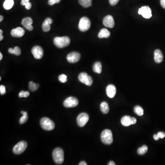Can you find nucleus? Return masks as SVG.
I'll use <instances>...</instances> for the list:
<instances>
[{
  "instance_id": "f257e3e1",
  "label": "nucleus",
  "mask_w": 165,
  "mask_h": 165,
  "mask_svg": "<svg viewBox=\"0 0 165 165\" xmlns=\"http://www.w3.org/2000/svg\"><path fill=\"white\" fill-rule=\"evenodd\" d=\"M54 43L57 47L59 48H63L67 46L70 43V39L69 37H55L54 39Z\"/></svg>"
},
{
  "instance_id": "f03ea898",
  "label": "nucleus",
  "mask_w": 165,
  "mask_h": 165,
  "mask_svg": "<svg viewBox=\"0 0 165 165\" xmlns=\"http://www.w3.org/2000/svg\"><path fill=\"white\" fill-rule=\"evenodd\" d=\"M52 157L56 164H62L64 159V152L62 149L60 148H55L52 153Z\"/></svg>"
},
{
  "instance_id": "7ed1b4c3",
  "label": "nucleus",
  "mask_w": 165,
  "mask_h": 165,
  "mask_svg": "<svg viewBox=\"0 0 165 165\" xmlns=\"http://www.w3.org/2000/svg\"><path fill=\"white\" fill-rule=\"evenodd\" d=\"M101 138L102 143L104 144L110 145L113 142L112 133L109 129L103 130L101 133Z\"/></svg>"
},
{
  "instance_id": "20e7f679",
  "label": "nucleus",
  "mask_w": 165,
  "mask_h": 165,
  "mask_svg": "<svg viewBox=\"0 0 165 165\" xmlns=\"http://www.w3.org/2000/svg\"><path fill=\"white\" fill-rule=\"evenodd\" d=\"M40 124L41 128L45 130L51 131L55 128L54 123L47 117H43L41 119Z\"/></svg>"
},
{
  "instance_id": "39448f33",
  "label": "nucleus",
  "mask_w": 165,
  "mask_h": 165,
  "mask_svg": "<svg viewBox=\"0 0 165 165\" xmlns=\"http://www.w3.org/2000/svg\"><path fill=\"white\" fill-rule=\"evenodd\" d=\"M91 25L90 20L88 17H84L79 21L78 28L82 32H85L89 29Z\"/></svg>"
},
{
  "instance_id": "423d86ee",
  "label": "nucleus",
  "mask_w": 165,
  "mask_h": 165,
  "mask_svg": "<svg viewBox=\"0 0 165 165\" xmlns=\"http://www.w3.org/2000/svg\"><path fill=\"white\" fill-rule=\"evenodd\" d=\"M27 143L25 141H20L14 146L12 151L15 154H21L25 151V150L27 147Z\"/></svg>"
},
{
  "instance_id": "0eeeda50",
  "label": "nucleus",
  "mask_w": 165,
  "mask_h": 165,
  "mask_svg": "<svg viewBox=\"0 0 165 165\" xmlns=\"http://www.w3.org/2000/svg\"><path fill=\"white\" fill-rule=\"evenodd\" d=\"M79 81L85 84L87 86H90L93 84V79L91 76H89L86 73H81L78 76Z\"/></svg>"
},
{
  "instance_id": "6e6552de",
  "label": "nucleus",
  "mask_w": 165,
  "mask_h": 165,
  "mask_svg": "<svg viewBox=\"0 0 165 165\" xmlns=\"http://www.w3.org/2000/svg\"><path fill=\"white\" fill-rule=\"evenodd\" d=\"M78 104V100L77 98L71 96L67 98L64 101L63 105L66 108H73L77 106Z\"/></svg>"
},
{
  "instance_id": "1a4fd4ad",
  "label": "nucleus",
  "mask_w": 165,
  "mask_h": 165,
  "mask_svg": "<svg viewBox=\"0 0 165 165\" xmlns=\"http://www.w3.org/2000/svg\"><path fill=\"white\" fill-rule=\"evenodd\" d=\"M89 119V116L87 113L85 112L81 113L78 116L77 119L78 125L80 127H83L86 125Z\"/></svg>"
},
{
  "instance_id": "9d476101",
  "label": "nucleus",
  "mask_w": 165,
  "mask_h": 165,
  "mask_svg": "<svg viewBox=\"0 0 165 165\" xmlns=\"http://www.w3.org/2000/svg\"><path fill=\"white\" fill-rule=\"evenodd\" d=\"M138 13L146 19H149L152 17L151 9L148 6L141 7L139 9Z\"/></svg>"
},
{
  "instance_id": "9b49d317",
  "label": "nucleus",
  "mask_w": 165,
  "mask_h": 165,
  "mask_svg": "<svg viewBox=\"0 0 165 165\" xmlns=\"http://www.w3.org/2000/svg\"><path fill=\"white\" fill-rule=\"evenodd\" d=\"M80 58V54L78 52H72L67 55V59L70 63H74L78 62Z\"/></svg>"
},
{
  "instance_id": "f8f14e48",
  "label": "nucleus",
  "mask_w": 165,
  "mask_h": 165,
  "mask_svg": "<svg viewBox=\"0 0 165 165\" xmlns=\"http://www.w3.org/2000/svg\"><path fill=\"white\" fill-rule=\"evenodd\" d=\"M32 53L36 59H40L43 55V50L40 46H36L32 49Z\"/></svg>"
},
{
  "instance_id": "ddd939ff",
  "label": "nucleus",
  "mask_w": 165,
  "mask_h": 165,
  "mask_svg": "<svg viewBox=\"0 0 165 165\" xmlns=\"http://www.w3.org/2000/svg\"><path fill=\"white\" fill-rule=\"evenodd\" d=\"M33 20L31 17H27L22 20L21 24L28 31H32L33 29V27L32 26Z\"/></svg>"
},
{
  "instance_id": "4468645a",
  "label": "nucleus",
  "mask_w": 165,
  "mask_h": 165,
  "mask_svg": "<svg viewBox=\"0 0 165 165\" xmlns=\"http://www.w3.org/2000/svg\"><path fill=\"white\" fill-rule=\"evenodd\" d=\"M103 24L105 27L109 28H112L115 25L114 19L111 15H107L104 18L103 20Z\"/></svg>"
},
{
  "instance_id": "2eb2a0df",
  "label": "nucleus",
  "mask_w": 165,
  "mask_h": 165,
  "mask_svg": "<svg viewBox=\"0 0 165 165\" xmlns=\"http://www.w3.org/2000/svg\"><path fill=\"white\" fill-rule=\"evenodd\" d=\"M25 34V31L24 28L21 27H17V28L12 29L11 31V35L15 38H20L22 37Z\"/></svg>"
},
{
  "instance_id": "dca6fc26",
  "label": "nucleus",
  "mask_w": 165,
  "mask_h": 165,
  "mask_svg": "<svg viewBox=\"0 0 165 165\" xmlns=\"http://www.w3.org/2000/svg\"><path fill=\"white\" fill-rule=\"evenodd\" d=\"M116 88L114 85H109L107 86L106 89V93L108 96L110 98L114 97L116 94Z\"/></svg>"
},
{
  "instance_id": "f3484780",
  "label": "nucleus",
  "mask_w": 165,
  "mask_h": 165,
  "mask_svg": "<svg viewBox=\"0 0 165 165\" xmlns=\"http://www.w3.org/2000/svg\"><path fill=\"white\" fill-rule=\"evenodd\" d=\"M52 22L53 21L52 19L50 17L46 19L44 21L42 26L43 31L45 32L49 31L51 29V24H52Z\"/></svg>"
},
{
  "instance_id": "a211bd4d",
  "label": "nucleus",
  "mask_w": 165,
  "mask_h": 165,
  "mask_svg": "<svg viewBox=\"0 0 165 165\" xmlns=\"http://www.w3.org/2000/svg\"><path fill=\"white\" fill-rule=\"evenodd\" d=\"M163 55L161 50L157 49L154 51L155 62L157 63H160L162 62Z\"/></svg>"
},
{
  "instance_id": "6ab92c4d",
  "label": "nucleus",
  "mask_w": 165,
  "mask_h": 165,
  "mask_svg": "<svg viewBox=\"0 0 165 165\" xmlns=\"http://www.w3.org/2000/svg\"><path fill=\"white\" fill-rule=\"evenodd\" d=\"M121 122L123 126L128 127L132 125V117L129 116H125L122 117Z\"/></svg>"
},
{
  "instance_id": "aec40b11",
  "label": "nucleus",
  "mask_w": 165,
  "mask_h": 165,
  "mask_svg": "<svg viewBox=\"0 0 165 165\" xmlns=\"http://www.w3.org/2000/svg\"><path fill=\"white\" fill-rule=\"evenodd\" d=\"M111 33L110 32L108 31L106 28H102L98 34V36L99 38L102 39V38H108L110 36Z\"/></svg>"
},
{
  "instance_id": "412c9836",
  "label": "nucleus",
  "mask_w": 165,
  "mask_h": 165,
  "mask_svg": "<svg viewBox=\"0 0 165 165\" xmlns=\"http://www.w3.org/2000/svg\"><path fill=\"white\" fill-rule=\"evenodd\" d=\"M93 70L95 73H101L102 72V65L100 62H95L93 66Z\"/></svg>"
},
{
  "instance_id": "4be33fe9",
  "label": "nucleus",
  "mask_w": 165,
  "mask_h": 165,
  "mask_svg": "<svg viewBox=\"0 0 165 165\" xmlns=\"http://www.w3.org/2000/svg\"><path fill=\"white\" fill-rule=\"evenodd\" d=\"M100 108H101V112L104 114H107L109 111L108 104L105 101H103L101 104Z\"/></svg>"
},
{
  "instance_id": "5701e85b",
  "label": "nucleus",
  "mask_w": 165,
  "mask_h": 165,
  "mask_svg": "<svg viewBox=\"0 0 165 165\" xmlns=\"http://www.w3.org/2000/svg\"><path fill=\"white\" fill-rule=\"evenodd\" d=\"M13 0H5L3 3V8L6 10H9L13 7L14 5Z\"/></svg>"
},
{
  "instance_id": "b1692460",
  "label": "nucleus",
  "mask_w": 165,
  "mask_h": 165,
  "mask_svg": "<svg viewBox=\"0 0 165 165\" xmlns=\"http://www.w3.org/2000/svg\"><path fill=\"white\" fill-rule=\"evenodd\" d=\"M92 0H78V3L85 8H89L92 6Z\"/></svg>"
},
{
  "instance_id": "393cba45",
  "label": "nucleus",
  "mask_w": 165,
  "mask_h": 165,
  "mask_svg": "<svg viewBox=\"0 0 165 165\" xmlns=\"http://www.w3.org/2000/svg\"><path fill=\"white\" fill-rule=\"evenodd\" d=\"M8 52L12 54L17 56L20 55L21 54V49L17 46L15 47L13 49L12 48H9L8 49Z\"/></svg>"
},
{
  "instance_id": "a878e982",
  "label": "nucleus",
  "mask_w": 165,
  "mask_h": 165,
  "mask_svg": "<svg viewBox=\"0 0 165 165\" xmlns=\"http://www.w3.org/2000/svg\"><path fill=\"white\" fill-rule=\"evenodd\" d=\"M21 113L23 114V116L20 119L19 123L22 124L25 123L27 122L28 119V116L27 112H26L22 111Z\"/></svg>"
},
{
  "instance_id": "bb28decb",
  "label": "nucleus",
  "mask_w": 165,
  "mask_h": 165,
  "mask_svg": "<svg viewBox=\"0 0 165 165\" xmlns=\"http://www.w3.org/2000/svg\"><path fill=\"white\" fill-rule=\"evenodd\" d=\"M134 112L137 114V115L141 116L143 115L144 110L139 105H136L134 108Z\"/></svg>"
},
{
  "instance_id": "cd10ccee",
  "label": "nucleus",
  "mask_w": 165,
  "mask_h": 165,
  "mask_svg": "<svg viewBox=\"0 0 165 165\" xmlns=\"http://www.w3.org/2000/svg\"><path fill=\"white\" fill-rule=\"evenodd\" d=\"M39 87V85L35 84L32 81L29 82L28 84V88L29 89L32 91H35L38 89Z\"/></svg>"
},
{
  "instance_id": "c85d7f7f",
  "label": "nucleus",
  "mask_w": 165,
  "mask_h": 165,
  "mask_svg": "<svg viewBox=\"0 0 165 165\" xmlns=\"http://www.w3.org/2000/svg\"><path fill=\"white\" fill-rule=\"evenodd\" d=\"M147 150H148V147L146 145H144L138 149L137 153L139 155H143L146 153Z\"/></svg>"
},
{
  "instance_id": "c756f323",
  "label": "nucleus",
  "mask_w": 165,
  "mask_h": 165,
  "mask_svg": "<svg viewBox=\"0 0 165 165\" xmlns=\"http://www.w3.org/2000/svg\"><path fill=\"white\" fill-rule=\"evenodd\" d=\"M58 79L60 82L64 83L67 81V76L65 74H61L59 76Z\"/></svg>"
},
{
  "instance_id": "7c9ffc66",
  "label": "nucleus",
  "mask_w": 165,
  "mask_h": 165,
  "mask_svg": "<svg viewBox=\"0 0 165 165\" xmlns=\"http://www.w3.org/2000/svg\"><path fill=\"white\" fill-rule=\"evenodd\" d=\"M29 96V92L28 91H21L19 94V97L20 98L23 97H28Z\"/></svg>"
},
{
  "instance_id": "2f4dec72",
  "label": "nucleus",
  "mask_w": 165,
  "mask_h": 165,
  "mask_svg": "<svg viewBox=\"0 0 165 165\" xmlns=\"http://www.w3.org/2000/svg\"><path fill=\"white\" fill-rule=\"evenodd\" d=\"M61 0H49L48 3L49 5L52 6L55 4L59 3L61 2Z\"/></svg>"
},
{
  "instance_id": "473e14b6",
  "label": "nucleus",
  "mask_w": 165,
  "mask_h": 165,
  "mask_svg": "<svg viewBox=\"0 0 165 165\" xmlns=\"http://www.w3.org/2000/svg\"><path fill=\"white\" fill-rule=\"evenodd\" d=\"M6 92V88L3 85H1L0 86V93L1 95H3Z\"/></svg>"
},
{
  "instance_id": "72a5a7b5",
  "label": "nucleus",
  "mask_w": 165,
  "mask_h": 165,
  "mask_svg": "<svg viewBox=\"0 0 165 165\" xmlns=\"http://www.w3.org/2000/svg\"><path fill=\"white\" fill-rule=\"evenodd\" d=\"M109 1L110 5L113 6L117 4V3L119 1V0H109Z\"/></svg>"
},
{
  "instance_id": "f704fd0d",
  "label": "nucleus",
  "mask_w": 165,
  "mask_h": 165,
  "mask_svg": "<svg viewBox=\"0 0 165 165\" xmlns=\"http://www.w3.org/2000/svg\"><path fill=\"white\" fill-rule=\"evenodd\" d=\"M158 136L159 137V138H161V139H163L165 137V133L164 132H158L157 134Z\"/></svg>"
},
{
  "instance_id": "c9c22d12",
  "label": "nucleus",
  "mask_w": 165,
  "mask_h": 165,
  "mask_svg": "<svg viewBox=\"0 0 165 165\" xmlns=\"http://www.w3.org/2000/svg\"><path fill=\"white\" fill-rule=\"evenodd\" d=\"M25 7L26 9L29 10V9H31L32 7L31 3V2H28L26 4V5H25Z\"/></svg>"
},
{
  "instance_id": "e433bc0d",
  "label": "nucleus",
  "mask_w": 165,
  "mask_h": 165,
  "mask_svg": "<svg viewBox=\"0 0 165 165\" xmlns=\"http://www.w3.org/2000/svg\"><path fill=\"white\" fill-rule=\"evenodd\" d=\"M28 2H29V0H22L21 4L22 5L25 6Z\"/></svg>"
},
{
  "instance_id": "4c0bfd02",
  "label": "nucleus",
  "mask_w": 165,
  "mask_h": 165,
  "mask_svg": "<svg viewBox=\"0 0 165 165\" xmlns=\"http://www.w3.org/2000/svg\"><path fill=\"white\" fill-rule=\"evenodd\" d=\"M161 6L165 9V0H161L160 1Z\"/></svg>"
},
{
  "instance_id": "58836bf2",
  "label": "nucleus",
  "mask_w": 165,
  "mask_h": 165,
  "mask_svg": "<svg viewBox=\"0 0 165 165\" xmlns=\"http://www.w3.org/2000/svg\"><path fill=\"white\" fill-rule=\"evenodd\" d=\"M153 137H154V139L155 140H158L160 139L159 137H158V136L157 134H155L154 136H153Z\"/></svg>"
},
{
  "instance_id": "ea45409f",
  "label": "nucleus",
  "mask_w": 165,
  "mask_h": 165,
  "mask_svg": "<svg viewBox=\"0 0 165 165\" xmlns=\"http://www.w3.org/2000/svg\"><path fill=\"white\" fill-rule=\"evenodd\" d=\"M137 122L136 119L134 117H132V124H135Z\"/></svg>"
},
{
  "instance_id": "a19ab883",
  "label": "nucleus",
  "mask_w": 165,
  "mask_h": 165,
  "mask_svg": "<svg viewBox=\"0 0 165 165\" xmlns=\"http://www.w3.org/2000/svg\"><path fill=\"white\" fill-rule=\"evenodd\" d=\"M87 163H86V162H84V161H82V162H81L79 163V165H87Z\"/></svg>"
},
{
  "instance_id": "79ce46f5",
  "label": "nucleus",
  "mask_w": 165,
  "mask_h": 165,
  "mask_svg": "<svg viewBox=\"0 0 165 165\" xmlns=\"http://www.w3.org/2000/svg\"><path fill=\"white\" fill-rule=\"evenodd\" d=\"M109 165H115V163H114V162L113 161H111V162H109L108 164Z\"/></svg>"
},
{
  "instance_id": "37998d69",
  "label": "nucleus",
  "mask_w": 165,
  "mask_h": 165,
  "mask_svg": "<svg viewBox=\"0 0 165 165\" xmlns=\"http://www.w3.org/2000/svg\"><path fill=\"white\" fill-rule=\"evenodd\" d=\"M3 39V36L2 35H0V40L1 41Z\"/></svg>"
},
{
  "instance_id": "c03bdc74",
  "label": "nucleus",
  "mask_w": 165,
  "mask_h": 165,
  "mask_svg": "<svg viewBox=\"0 0 165 165\" xmlns=\"http://www.w3.org/2000/svg\"><path fill=\"white\" fill-rule=\"evenodd\" d=\"M3 19V17L2 16H0V22H1L2 20Z\"/></svg>"
},
{
  "instance_id": "a18cd8bd",
  "label": "nucleus",
  "mask_w": 165,
  "mask_h": 165,
  "mask_svg": "<svg viewBox=\"0 0 165 165\" xmlns=\"http://www.w3.org/2000/svg\"><path fill=\"white\" fill-rule=\"evenodd\" d=\"M2 58H3V55H2L1 53H0V60H1L2 59Z\"/></svg>"
},
{
  "instance_id": "49530a36",
  "label": "nucleus",
  "mask_w": 165,
  "mask_h": 165,
  "mask_svg": "<svg viewBox=\"0 0 165 165\" xmlns=\"http://www.w3.org/2000/svg\"><path fill=\"white\" fill-rule=\"evenodd\" d=\"M1 80V77L0 78V80Z\"/></svg>"
}]
</instances>
